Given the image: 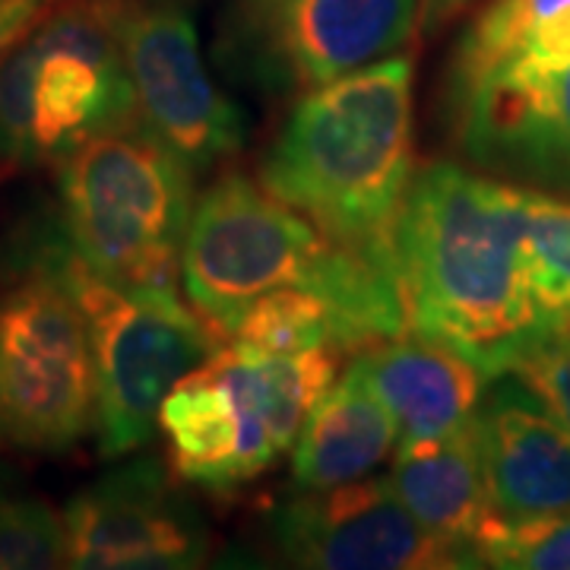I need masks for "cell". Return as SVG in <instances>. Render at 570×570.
<instances>
[{
	"mask_svg": "<svg viewBox=\"0 0 570 570\" xmlns=\"http://www.w3.org/2000/svg\"><path fill=\"white\" fill-rule=\"evenodd\" d=\"M396 283L409 333L489 377L508 374L549 326L527 250V187L460 163L422 165L396 225Z\"/></svg>",
	"mask_w": 570,
	"mask_h": 570,
	"instance_id": "obj_1",
	"label": "cell"
},
{
	"mask_svg": "<svg viewBox=\"0 0 570 570\" xmlns=\"http://www.w3.org/2000/svg\"><path fill=\"white\" fill-rule=\"evenodd\" d=\"M415 175V63L390 58L307 89L261 159L266 190L333 245L396 273Z\"/></svg>",
	"mask_w": 570,
	"mask_h": 570,
	"instance_id": "obj_2",
	"label": "cell"
},
{
	"mask_svg": "<svg viewBox=\"0 0 570 570\" xmlns=\"http://www.w3.org/2000/svg\"><path fill=\"white\" fill-rule=\"evenodd\" d=\"M187 305L223 340L245 307L273 288H305L324 298L343 352L406 333L396 273L333 245L264 184L228 171L200 190L181 250Z\"/></svg>",
	"mask_w": 570,
	"mask_h": 570,
	"instance_id": "obj_3",
	"label": "cell"
},
{
	"mask_svg": "<svg viewBox=\"0 0 570 570\" xmlns=\"http://www.w3.org/2000/svg\"><path fill=\"white\" fill-rule=\"evenodd\" d=\"M7 261L55 276L80 307L96 365V441L105 460L146 448L165 396L225 343L178 292L124 288L92 273L67 242L58 213L22 225Z\"/></svg>",
	"mask_w": 570,
	"mask_h": 570,
	"instance_id": "obj_4",
	"label": "cell"
},
{
	"mask_svg": "<svg viewBox=\"0 0 570 570\" xmlns=\"http://www.w3.org/2000/svg\"><path fill=\"white\" fill-rule=\"evenodd\" d=\"M118 7L51 0L0 61V168H58L82 142L140 124Z\"/></svg>",
	"mask_w": 570,
	"mask_h": 570,
	"instance_id": "obj_5",
	"label": "cell"
},
{
	"mask_svg": "<svg viewBox=\"0 0 570 570\" xmlns=\"http://www.w3.org/2000/svg\"><path fill=\"white\" fill-rule=\"evenodd\" d=\"M197 171L149 127L82 142L58 165V219L70 247L102 279L178 292Z\"/></svg>",
	"mask_w": 570,
	"mask_h": 570,
	"instance_id": "obj_6",
	"label": "cell"
},
{
	"mask_svg": "<svg viewBox=\"0 0 570 570\" xmlns=\"http://www.w3.org/2000/svg\"><path fill=\"white\" fill-rule=\"evenodd\" d=\"M89 434L96 365L80 307L55 276L13 266L0 288V450L61 456Z\"/></svg>",
	"mask_w": 570,
	"mask_h": 570,
	"instance_id": "obj_7",
	"label": "cell"
},
{
	"mask_svg": "<svg viewBox=\"0 0 570 570\" xmlns=\"http://www.w3.org/2000/svg\"><path fill=\"white\" fill-rule=\"evenodd\" d=\"M118 39L140 124L197 175L245 146V111L209 77L197 26L178 0H121Z\"/></svg>",
	"mask_w": 570,
	"mask_h": 570,
	"instance_id": "obj_8",
	"label": "cell"
},
{
	"mask_svg": "<svg viewBox=\"0 0 570 570\" xmlns=\"http://www.w3.org/2000/svg\"><path fill=\"white\" fill-rule=\"evenodd\" d=\"M419 0H238L235 55L273 89H314L403 48Z\"/></svg>",
	"mask_w": 570,
	"mask_h": 570,
	"instance_id": "obj_9",
	"label": "cell"
},
{
	"mask_svg": "<svg viewBox=\"0 0 570 570\" xmlns=\"http://www.w3.org/2000/svg\"><path fill=\"white\" fill-rule=\"evenodd\" d=\"M67 568L190 570L209 554V527L153 456H134L80 489L61 513Z\"/></svg>",
	"mask_w": 570,
	"mask_h": 570,
	"instance_id": "obj_10",
	"label": "cell"
},
{
	"mask_svg": "<svg viewBox=\"0 0 570 570\" xmlns=\"http://www.w3.org/2000/svg\"><path fill=\"white\" fill-rule=\"evenodd\" d=\"M266 535L276 554L292 568H463L460 554L434 539L403 508L387 475H365L330 489H295L269 510Z\"/></svg>",
	"mask_w": 570,
	"mask_h": 570,
	"instance_id": "obj_11",
	"label": "cell"
},
{
	"mask_svg": "<svg viewBox=\"0 0 570 570\" xmlns=\"http://www.w3.org/2000/svg\"><path fill=\"white\" fill-rule=\"evenodd\" d=\"M441 111L466 165L570 197V67L539 80L444 92Z\"/></svg>",
	"mask_w": 570,
	"mask_h": 570,
	"instance_id": "obj_12",
	"label": "cell"
},
{
	"mask_svg": "<svg viewBox=\"0 0 570 570\" xmlns=\"http://www.w3.org/2000/svg\"><path fill=\"white\" fill-rule=\"evenodd\" d=\"M472 428L498 513L570 510V431L517 374L491 377Z\"/></svg>",
	"mask_w": 570,
	"mask_h": 570,
	"instance_id": "obj_13",
	"label": "cell"
},
{
	"mask_svg": "<svg viewBox=\"0 0 570 570\" xmlns=\"http://www.w3.org/2000/svg\"><path fill=\"white\" fill-rule=\"evenodd\" d=\"M358 362L396 419V450L422 448L466 428L491 381L460 352L409 330L362 348Z\"/></svg>",
	"mask_w": 570,
	"mask_h": 570,
	"instance_id": "obj_14",
	"label": "cell"
},
{
	"mask_svg": "<svg viewBox=\"0 0 570 570\" xmlns=\"http://www.w3.org/2000/svg\"><path fill=\"white\" fill-rule=\"evenodd\" d=\"M206 365L219 374L242 412L254 475L266 472L283 453L295 448L314 406L336 381V355L330 348L266 355L223 343Z\"/></svg>",
	"mask_w": 570,
	"mask_h": 570,
	"instance_id": "obj_15",
	"label": "cell"
},
{
	"mask_svg": "<svg viewBox=\"0 0 570 570\" xmlns=\"http://www.w3.org/2000/svg\"><path fill=\"white\" fill-rule=\"evenodd\" d=\"M387 482L403 508L460 554L463 568H475V542L498 517V508L472 422L441 441L396 450Z\"/></svg>",
	"mask_w": 570,
	"mask_h": 570,
	"instance_id": "obj_16",
	"label": "cell"
},
{
	"mask_svg": "<svg viewBox=\"0 0 570 570\" xmlns=\"http://www.w3.org/2000/svg\"><path fill=\"white\" fill-rule=\"evenodd\" d=\"M400 444V428L384 396L355 358L324 400L292 448V485L330 489L365 479Z\"/></svg>",
	"mask_w": 570,
	"mask_h": 570,
	"instance_id": "obj_17",
	"label": "cell"
},
{
	"mask_svg": "<svg viewBox=\"0 0 570 570\" xmlns=\"http://www.w3.org/2000/svg\"><path fill=\"white\" fill-rule=\"evenodd\" d=\"M175 475L206 491L242 489L254 475L245 422L232 393L209 365L187 374L159 409Z\"/></svg>",
	"mask_w": 570,
	"mask_h": 570,
	"instance_id": "obj_18",
	"label": "cell"
},
{
	"mask_svg": "<svg viewBox=\"0 0 570 570\" xmlns=\"http://www.w3.org/2000/svg\"><path fill=\"white\" fill-rule=\"evenodd\" d=\"M225 343L266 352L295 355L311 348L343 352L340 326L324 298L305 288H273L245 307Z\"/></svg>",
	"mask_w": 570,
	"mask_h": 570,
	"instance_id": "obj_19",
	"label": "cell"
},
{
	"mask_svg": "<svg viewBox=\"0 0 570 570\" xmlns=\"http://www.w3.org/2000/svg\"><path fill=\"white\" fill-rule=\"evenodd\" d=\"M527 250L539 314L549 330L570 326V197L527 187Z\"/></svg>",
	"mask_w": 570,
	"mask_h": 570,
	"instance_id": "obj_20",
	"label": "cell"
},
{
	"mask_svg": "<svg viewBox=\"0 0 570 570\" xmlns=\"http://www.w3.org/2000/svg\"><path fill=\"white\" fill-rule=\"evenodd\" d=\"M67 564L61 513L20 485L0 466V570H39Z\"/></svg>",
	"mask_w": 570,
	"mask_h": 570,
	"instance_id": "obj_21",
	"label": "cell"
},
{
	"mask_svg": "<svg viewBox=\"0 0 570 570\" xmlns=\"http://www.w3.org/2000/svg\"><path fill=\"white\" fill-rule=\"evenodd\" d=\"M475 568L570 570V510L535 517L498 513L475 542Z\"/></svg>",
	"mask_w": 570,
	"mask_h": 570,
	"instance_id": "obj_22",
	"label": "cell"
},
{
	"mask_svg": "<svg viewBox=\"0 0 570 570\" xmlns=\"http://www.w3.org/2000/svg\"><path fill=\"white\" fill-rule=\"evenodd\" d=\"M510 374H517L570 431V326H554L542 333L520 355Z\"/></svg>",
	"mask_w": 570,
	"mask_h": 570,
	"instance_id": "obj_23",
	"label": "cell"
},
{
	"mask_svg": "<svg viewBox=\"0 0 570 570\" xmlns=\"http://www.w3.org/2000/svg\"><path fill=\"white\" fill-rule=\"evenodd\" d=\"M51 0H0V61L36 26Z\"/></svg>",
	"mask_w": 570,
	"mask_h": 570,
	"instance_id": "obj_24",
	"label": "cell"
},
{
	"mask_svg": "<svg viewBox=\"0 0 570 570\" xmlns=\"http://www.w3.org/2000/svg\"><path fill=\"white\" fill-rule=\"evenodd\" d=\"M469 0H419V32L431 36L438 29H444Z\"/></svg>",
	"mask_w": 570,
	"mask_h": 570,
	"instance_id": "obj_25",
	"label": "cell"
}]
</instances>
